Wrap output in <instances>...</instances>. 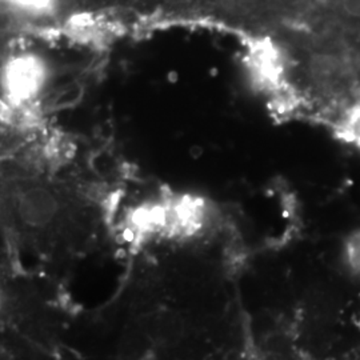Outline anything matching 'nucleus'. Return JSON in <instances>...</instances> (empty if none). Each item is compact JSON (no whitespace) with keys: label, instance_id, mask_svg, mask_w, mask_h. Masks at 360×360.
Segmentation results:
<instances>
[{"label":"nucleus","instance_id":"obj_5","mask_svg":"<svg viewBox=\"0 0 360 360\" xmlns=\"http://www.w3.org/2000/svg\"><path fill=\"white\" fill-rule=\"evenodd\" d=\"M333 8L339 22L349 28H360V0H333Z\"/></svg>","mask_w":360,"mask_h":360},{"label":"nucleus","instance_id":"obj_4","mask_svg":"<svg viewBox=\"0 0 360 360\" xmlns=\"http://www.w3.org/2000/svg\"><path fill=\"white\" fill-rule=\"evenodd\" d=\"M339 135L360 150V101L351 104L339 120Z\"/></svg>","mask_w":360,"mask_h":360},{"label":"nucleus","instance_id":"obj_8","mask_svg":"<svg viewBox=\"0 0 360 360\" xmlns=\"http://www.w3.org/2000/svg\"><path fill=\"white\" fill-rule=\"evenodd\" d=\"M3 303H4V297H3V291L0 288V309L3 307Z\"/></svg>","mask_w":360,"mask_h":360},{"label":"nucleus","instance_id":"obj_3","mask_svg":"<svg viewBox=\"0 0 360 360\" xmlns=\"http://www.w3.org/2000/svg\"><path fill=\"white\" fill-rule=\"evenodd\" d=\"M250 72L263 90L275 91L285 83L288 62L285 55L271 44H262L251 52Z\"/></svg>","mask_w":360,"mask_h":360},{"label":"nucleus","instance_id":"obj_1","mask_svg":"<svg viewBox=\"0 0 360 360\" xmlns=\"http://www.w3.org/2000/svg\"><path fill=\"white\" fill-rule=\"evenodd\" d=\"M49 65L35 53L10 56L0 68L1 98L22 108L37 101L49 83Z\"/></svg>","mask_w":360,"mask_h":360},{"label":"nucleus","instance_id":"obj_7","mask_svg":"<svg viewBox=\"0 0 360 360\" xmlns=\"http://www.w3.org/2000/svg\"><path fill=\"white\" fill-rule=\"evenodd\" d=\"M18 11L38 13L49 11L53 6L55 0H6Z\"/></svg>","mask_w":360,"mask_h":360},{"label":"nucleus","instance_id":"obj_2","mask_svg":"<svg viewBox=\"0 0 360 360\" xmlns=\"http://www.w3.org/2000/svg\"><path fill=\"white\" fill-rule=\"evenodd\" d=\"M16 195L15 217L22 227L43 231L59 221L62 205L50 188L32 184Z\"/></svg>","mask_w":360,"mask_h":360},{"label":"nucleus","instance_id":"obj_6","mask_svg":"<svg viewBox=\"0 0 360 360\" xmlns=\"http://www.w3.org/2000/svg\"><path fill=\"white\" fill-rule=\"evenodd\" d=\"M343 257L348 270L360 276V230L348 235L343 247Z\"/></svg>","mask_w":360,"mask_h":360}]
</instances>
